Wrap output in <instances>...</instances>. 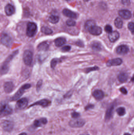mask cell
Listing matches in <instances>:
<instances>
[{
	"label": "cell",
	"mask_w": 134,
	"mask_h": 135,
	"mask_svg": "<svg viewBox=\"0 0 134 135\" xmlns=\"http://www.w3.org/2000/svg\"><path fill=\"white\" fill-rule=\"evenodd\" d=\"M12 109L8 103L5 102L0 103V115L3 116L11 114Z\"/></svg>",
	"instance_id": "6da1fadb"
},
{
	"label": "cell",
	"mask_w": 134,
	"mask_h": 135,
	"mask_svg": "<svg viewBox=\"0 0 134 135\" xmlns=\"http://www.w3.org/2000/svg\"><path fill=\"white\" fill-rule=\"evenodd\" d=\"M38 30L37 25L33 22H29L27 25V34L29 37H32L36 34Z\"/></svg>",
	"instance_id": "7a4b0ae2"
},
{
	"label": "cell",
	"mask_w": 134,
	"mask_h": 135,
	"mask_svg": "<svg viewBox=\"0 0 134 135\" xmlns=\"http://www.w3.org/2000/svg\"><path fill=\"white\" fill-rule=\"evenodd\" d=\"M31 85L29 84H26L22 86V87L19 89L16 93L11 98L12 101H16L19 99L21 96L23 95L26 90L30 88Z\"/></svg>",
	"instance_id": "3957f363"
},
{
	"label": "cell",
	"mask_w": 134,
	"mask_h": 135,
	"mask_svg": "<svg viewBox=\"0 0 134 135\" xmlns=\"http://www.w3.org/2000/svg\"><path fill=\"white\" fill-rule=\"evenodd\" d=\"M0 42L2 45L8 47H10L13 44L11 38L6 33H3L1 35Z\"/></svg>",
	"instance_id": "277c9868"
},
{
	"label": "cell",
	"mask_w": 134,
	"mask_h": 135,
	"mask_svg": "<svg viewBox=\"0 0 134 135\" xmlns=\"http://www.w3.org/2000/svg\"><path fill=\"white\" fill-rule=\"evenodd\" d=\"M23 61L27 66H31L33 61V54L32 52L28 50L24 51L23 55Z\"/></svg>",
	"instance_id": "5b68a950"
},
{
	"label": "cell",
	"mask_w": 134,
	"mask_h": 135,
	"mask_svg": "<svg viewBox=\"0 0 134 135\" xmlns=\"http://www.w3.org/2000/svg\"><path fill=\"white\" fill-rule=\"evenodd\" d=\"M85 123V120L83 119H75L71 120L69 124L72 127L79 128L84 126Z\"/></svg>",
	"instance_id": "8992f818"
},
{
	"label": "cell",
	"mask_w": 134,
	"mask_h": 135,
	"mask_svg": "<svg viewBox=\"0 0 134 135\" xmlns=\"http://www.w3.org/2000/svg\"><path fill=\"white\" fill-rule=\"evenodd\" d=\"M2 127L3 130L6 132H11L14 127V124L11 121L5 120L2 122Z\"/></svg>",
	"instance_id": "52a82bcc"
},
{
	"label": "cell",
	"mask_w": 134,
	"mask_h": 135,
	"mask_svg": "<svg viewBox=\"0 0 134 135\" xmlns=\"http://www.w3.org/2000/svg\"><path fill=\"white\" fill-rule=\"evenodd\" d=\"M89 32L92 35L98 36L101 34L102 32V29L100 26L95 25L91 27L88 30Z\"/></svg>",
	"instance_id": "ba28073f"
},
{
	"label": "cell",
	"mask_w": 134,
	"mask_h": 135,
	"mask_svg": "<svg viewBox=\"0 0 134 135\" xmlns=\"http://www.w3.org/2000/svg\"><path fill=\"white\" fill-rule=\"evenodd\" d=\"M118 14L125 19H129L131 18L132 14L130 11L127 10H122L118 12Z\"/></svg>",
	"instance_id": "9c48e42d"
},
{
	"label": "cell",
	"mask_w": 134,
	"mask_h": 135,
	"mask_svg": "<svg viewBox=\"0 0 134 135\" xmlns=\"http://www.w3.org/2000/svg\"><path fill=\"white\" fill-rule=\"evenodd\" d=\"M117 52L119 55H124L129 52V47L126 45H120L117 48Z\"/></svg>",
	"instance_id": "30bf717a"
},
{
	"label": "cell",
	"mask_w": 134,
	"mask_h": 135,
	"mask_svg": "<svg viewBox=\"0 0 134 135\" xmlns=\"http://www.w3.org/2000/svg\"><path fill=\"white\" fill-rule=\"evenodd\" d=\"M28 101L26 98H22L19 100L17 103V107L19 109H24L27 106Z\"/></svg>",
	"instance_id": "8fae6325"
},
{
	"label": "cell",
	"mask_w": 134,
	"mask_h": 135,
	"mask_svg": "<svg viewBox=\"0 0 134 135\" xmlns=\"http://www.w3.org/2000/svg\"><path fill=\"white\" fill-rule=\"evenodd\" d=\"M122 63V60L120 58H116L110 60L107 63V65L108 66H117L121 65Z\"/></svg>",
	"instance_id": "7c38bea8"
},
{
	"label": "cell",
	"mask_w": 134,
	"mask_h": 135,
	"mask_svg": "<svg viewBox=\"0 0 134 135\" xmlns=\"http://www.w3.org/2000/svg\"><path fill=\"white\" fill-rule=\"evenodd\" d=\"M51 103L50 101L46 100V99H43L39 101L35 102L32 104L30 105V107H32L34 105H40L43 107H46L48 106Z\"/></svg>",
	"instance_id": "4fadbf2b"
},
{
	"label": "cell",
	"mask_w": 134,
	"mask_h": 135,
	"mask_svg": "<svg viewBox=\"0 0 134 135\" xmlns=\"http://www.w3.org/2000/svg\"><path fill=\"white\" fill-rule=\"evenodd\" d=\"M16 11L15 8L11 4H8L5 7V12L8 16H11L15 13Z\"/></svg>",
	"instance_id": "5bb4252c"
},
{
	"label": "cell",
	"mask_w": 134,
	"mask_h": 135,
	"mask_svg": "<svg viewBox=\"0 0 134 135\" xmlns=\"http://www.w3.org/2000/svg\"><path fill=\"white\" fill-rule=\"evenodd\" d=\"M119 33L117 31H112L111 33H109L108 36L109 40L112 42H114L117 40L119 38Z\"/></svg>",
	"instance_id": "9a60e30c"
},
{
	"label": "cell",
	"mask_w": 134,
	"mask_h": 135,
	"mask_svg": "<svg viewBox=\"0 0 134 135\" xmlns=\"http://www.w3.org/2000/svg\"><path fill=\"white\" fill-rule=\"evenodd\" d=\"M63 13L65 16L70 18L76 19L77 18V14L69 9H64L63 11Z\"/></svg>",
	"instance_id": "2e32d148"
},
{
	"label": "cell",
	"mask_w": 134,
	"mask_h": 135,
	"mask_svg": "<svg viewBox=\"0 0 134 135\" xmlns=\"http://www.w3.org/2000/svg\"><path fill=\"white\" fill-rule=\"evenodd\" d=\"M14 85L13 83L10 81L6 82L4 85V89L7 93H10L11 92L13 89Z\"/></svg>",
	"instance_id": "e0dca14e"
},
{
	"label": "cell",
	"mask_w": 134,
	"mask_h": 135,
	"mask_svg": "<svg viewBox=\"0 0 134 135\" xmlns=\"http://www.w3.org/2000/svg\"><path fill=\"white\" fill-rule=\"evenodd\" d=\"M93 96L95 99L100 100L104 98V94L101 90H96L93 92Z\"/></svg>",
	"instance_id": "ac0fdd59"
},
{
	"label": "cell",
	"mask_w": 134,
	"mask_h": 135,
	"mask_svg": "<svg viewBox=\"0 0 134 135\" xmlns=\"http://www.w3.org/2000/svg\"><path fill=\"white\" fill-rule=\"evenodd\" d=\"M47 123V120L45 118H42L39 119L35 120L34 122V125L36 127H39Z\"/></svg>",
	"instance_id": "d6986e66"
},
{
	"label": "cell",
	"mask_w": 134,
	"mask_h": 135,
	"mask_svg": "<svg viewBox=\"0 0 134 135\" xmlns=\"http://www.w3.org/2000/svg\"><path fill=\"white\" fill-rule=\"evenodd\" d=\"M66 42V40L63 37L58 38L54 41V44L57 47H61L65 44Z\"/></svg>",
	"instance_id": "ffe728a7"
},
{
	"label": "cell",
	"mask_w": 134,
	"mask_h": 135,
	"mask_svg": "<svg viewBox=\"0 0 134 135\" xmlns=\"http://www.w3.org/2000/svg\"><path fill=\"white\" fill-rule=\"evenodd\" d=\"M114 109V106L112 105H111V106L107 110L106 113V116H105L106 121L109 120L111 118Z\"/></svg>",
	"instance_id": "44dd1931"
},
{
	"label": "cell",
	"mask_w": 134,
	"mask_h": 135,
	"mask_svg": "<svg viewBox=\"0 0 134 135\" xmlns=\"http://www.w3.org/2000/svg\"><path fill=\"white\" fill-rule=\"evenodd\" d=\"M49 48V45L46 42L40 43L38 45L37 49L39 51H46Z\"/></svg>",
	"instance_id": "7402d4cb"
},
{
	"label": "cell",
	"mask_w": 134,
	"mask_h": 135,
	"mask_svg": "<svg viewBox=\"0 0 134 135\" xmlns=\"http://www.w3.org/2000/svg\"><path fill=\"white\" fill-rule=\"evenodd\" d=\"M118 78L120 82L123 83L128 80V76L126 73H122L118 76Z\"/></svg>",
	"instance_id": "603a6c76"
},
{
	"label": "cell",
	"mask_w": 134,
	"mask_h": 135,
	"mask_svg": "<svg viewBox=\"0 0 134 135\" xmlns=\"http://www.w3.org/2000/svg\"><path fill=\"white\" fill-rule=\"evenodd\" d=\"M92 50L96 51H101L102 49L101 44L98 42H95L92 43Z\"/></svg>",
	"instance_id": "cb8c5ba5"
},
{
	"label": "cell",
	"mask_w": 134,
	"mask_h": 135,
	"mask_svg": "<svg viewBox=\"0 0 134 135\" xmlns=\"http://www.w3.org/2000/svg\"><path fill=\"white\" fill-rule=\"evenodd\" d=\"M114 25L118 29H121L123 26V22L122 19H120V18H117L114 21Z\"/></svg>",
	"instance_id": "d4e9b609"
},
{
	"label": "cell",
	"mask_w": 134,
	"mask_h": 135,
	"mask_svg": "<svg viewBox=\"0 0 134 135\" xmlns=\"http://www.w3.org/2000/svg\"><path fill=\"white\" fill-rule=\"evenodd\" d=\"M95 25H96V23L95 21L93 20H88L85 23V28L86 30L88 31L91 27Z\"/></svg>",
	"instance_id": "484cf974"
},
{
	"label": "cell",
	"mask_w": 134,
	"mask_h": 135,
	"mask_svg": "<svg viewBox=\"0 0 134 135\" xmlns=\"http://www.w3.org/2000/svg\"><path fill=\"white\" fill-rule=\"evenodd\" d=\"M59 18L58 16L56 15H51L48 18V21L51 23L53 24H56L59 22Z\"/></svg>",
	"instance_id": "4316f807"
},
{
	"label": "cell",
	"mask_w": 134,
	"mask_h": 135,
	"mask_svg": "<svg viewBox=\"0 0 134 135\" xmlns=\"http://www.w3.org/2000/svg\"><path fill=\"white\" fill-rule=\"evenodd\" d=\"M41 31L42 32L46 35L52 34L53 32V31H52V29L47 26H43L41 29Z\"/></svg>",
	"instance_id": "83f0119b"
},
{
	"label": "cell",
	"mask_w": 134,
	"mask_h": 135,
	"mask_svg": "<svg viewBox=\"0 0 134 135\" xmlns=\"http://www.w3.org/2000/svg\"><path fill=\"white\" fill-rule=\"evenodd\" d=\"M9 66L2 64L0 68V74L2 75L8 73L9 71Z\"/></svg>",
	"instance_id": "f1b7e54d"
},
{
	"label": "cell",
	"mask_w": 134,
	"mask_h": 135,
	"mask_svg": "<svg viewBox=\"0 0 134 135\" xmlns=\"http://www.w3.org/2000/svg\"><path fill=\"white\" fill-rule=\"evenodd\" d=\"M117 112L120 116H123L125 114V109L123 107H120L117 109Z\"/></svg>",
	"instance_id": "f546056e"
},
{
	"label": "cell",
	"mask_w": 134,
	"mask_h": 135,
	"mask_svg": "<svg viewBox=\"0 0 134 135\" xmlns=\"http://www.w3.org/2000/svg\"><path fill=\"white\" fill-rule=\"evenodd\" d=\"M59 59L57 58H54L51 61V67L52 68H55L57 63H58Z\"/></svg>",
	"instance_id": "4dcf8cb0"
},
{
	"label": "cell",
	"mask_w": 134,
	"mask_h": 135,
	"mask_svg": "<svg viewBox=\"0 0 134 135\" xmlns=\"http://www.w3.org/2000/svg\"><path fill=\"white\" fill-rule=\"evenodd\" d=\"M66 23L68 26H74L76 24V23L75 21L72 19H68L66 22Z\"/></svg>",
	"instance_id": "1f68e13d"
},
{
	"label": "cell",
	"mask_w": 134,
	"mask_h": 135,
	"mask_svg": "<svg viewBox=\"0 0 134 135\" xmlns=\"http://www.w3.org/2000/svg\"><path fill=\"white\" fill-rule=\"evenodd\" d=\"M104 30L107 33H110L112 32V28L111 25H107L105 27Z\"/></svg>",
	"instance_id": "d6a6232c"
},
{
	"label": "cell",
	"mask_w": 134,
	"mask_h": 135,
	"mask_svg": "<svg viewBox=\"0 0 134 135\" xmlns=\"http://www.w3.org/2000/svg\"><path fill=\"white\" fill-rule=\"evenodd\" d=\"M99 69V68L97 66H94V67H90V68H87L85 71H86V73H89L91 72V71H93L98 70Z\"/></svg>",
	"instance_id": "836d02e7"
},
{
	"label": "cell",
	"mask_w": 134,
	"mask_h": 135,
	"mask_svg": "<svg viewBox=\"0 0 134 135\" xmlns=\"http://www.w3.org/2000/svg\"><path fill=\"white\" fill-rule=\"evenodd\" d=\"M128 28L133 34L134 33V24L133 22H130L128 25Z\"/></svg>",
	"instance_id": "e575fe53"
},
{
	"label": "cell",
	"mask_w": 134,
	"mask_h": 135,
	"mask_svg": "<svg viewBox=\"0 0 134 135\" xmlns=\"http://www.w3.org/2000/svg\"><path fill=\"white\" fill-rule=\"evenodd\" d=\"M43 81L42 80H40L38 81L36 85V90L38 92L39 91L42 86Z\"/></svg>",
	"instance_id": "d590c367"
},
{
	"label": "cell",
	"mask_w": 134,
	"mask_h": 135,
	"mask_svg": "<svg viewBox=\"0 0 134 135\" xmlns=\"http://www.w3.org/2000/svg\"><path fill=\"white\" fill-rule=\"evenodd\" d=\"M71 49V47L69 45H66L62 47V51L64 52L68 51Z\"/></svg>",
	"instance_id": "8d00e7d4"
},
{
	"label": "cell",
	"mask_w": 134,
	"mask_h": 135,
	"mask_svg": "<svg viewBox=\"0 0 134 135\" xmlns=\"http://www.w3.org/2000/svg\"><path fill=\"white\" fill-rule=\"evenodd\" d=\"M122 2L123 5L127 6L131 4V2L130 0H122Z\"/></svg>",
	"instance_id": "74e56055"
},
{
	"label": "cell",
	"mask_w": 134,
	"mask_h": 135,
	"mask_svg": "<svg viewBox=\"0 0 134 135\" xmlns=\"http://www.w3.org/2000/svg\"><path fill=\"white\" fill-rule=\"evenodd\" d=\"M80 116V114L77 112H74L72 114V116L74 119H76L77 118L79 117Z\"/></svg>",
	"instance_id": "f35d334b"
},
{
	"label": "cell",
	"mask_w": 134,
	"mask_h": 135,
	"mask_svg": "<svg viewBox=\"0 0 134 135\" xmlns=\"http://www.w3.org/2000/svg\"><path fill=\"white\" fill-rule=\"evenodd\" d=\"M120 91L122 94H123L124 95H127L128 94L127 90L124 87H122V88H120Z\"/></svg>",
	"instance_id": "ab89813d"
},
{
	"label": "cell",
	"mask_w": 134,
	"mask_h": 135,
	"mask_svg": "<svg viewBox=\"0 0 134 135\" xmlns=\"http://www.w3.org/2000/svg\"><path fill=\"white\" fill-rule=\"evenodd\" d=\"M94 106L93 105H88L85 107V109L86 110H89V109H92V108H94Z\"/></svg>",
	"instance_id": "60d3db41"
},
{
	"label": "cell",
	"mask_w": 134,
	"mask_h": 135,
	"mask_svg": "<svg viewBox=\"0 0 134 135\" xmlns=\"http://www.w3.org/2000/svg\"><path fill=\"white\" fill-rule=\"evenodd\" d=\"M76 44L78 45V46H80V47H82L84 46V44L82 42H81V41H78L76 42Z\"/></svg>",
	"instance_id": "b9f144b4"
},
{
	"label": "cell",
	"mask_w": 134,
	"mask_h": 135,
	"mask_svg": "<svg viewBox=\"0 0 134 135\" xmlns=\"http://www.w3.org/2000/svg\"><path fill=\"white\" fill-rule=\"evenodd\" d=\"M19 135H27V134L26 133H21V134H20Z\"/></svg>",
	"instance_id": "7bdbcfd3"
},
{
	"label": "cell",
	"mask_w": 134,
	"mask_h": 135,
	"mask_svg": "<svg viewBox=\"0 0 134 135\" xmlns=\"http://www.w3.org/2000/svg\"><path fill=\"white\" fill-rule=\"evenodd\" d=\"M123 135H131V134H130L129 133H125Z\"/></svg>",
	"instance_id": "ee69618b"
},
{
	"label": "cell",
	"mask_w": 134,
	"mask_h": 135,
	"mask_svg": "<svg viewBox=\"0 0 134 135\" xmlns=\"http://www.w3.org/2000/svg\"><path fill=\"white\" fill-rule=\"evenodd\" d=\"M90 0H84V1L85 2H88V1H89Z\"/></svg>",
	"instance_id": "f6af8a7d"
},
{
	"label": "cell",
	"mask_w": 134,
	"mask_h": 135,
	"mask_svg": "<svg viewBox=\"0 0 134 135\" xmlns=\"http://www.w3.org/2000/svg\"></svg>",
	"instance_id": "bcb514c9"
},
{
	"label": "cell",
	"mask_w": 134,
	"mask_h": 135,
	"mask_svg": "<svg viewBox=\"0 0 134 135\" xmlns=\"http://www.w3.org/2000/svg\"></svg>",
	"instance_id": "7dc6e473"
}]
</instances>
